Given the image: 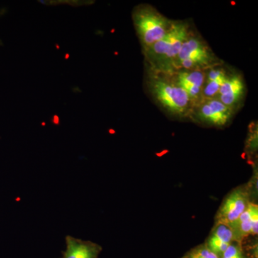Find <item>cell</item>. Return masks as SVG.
Returning <instances> with one entry per match:
<instances>
[{
	"instance_id": "cell-1",
	"label": "cell",
	"mask_w": 258,
	"mask_h": 258,
	"mask_svg": "<svg viewBox=\"0 0 258 258\" xmlns=\"http://www.w3.org/2000/svg\"><path fill=\"white\" fill-rule=\"evenodd\" d=\"M191 30V26L186 22L172 20L164 37L144 52L150 66L149 71L168 76L174 74L180 49Z\"/></svg>"
},
{
	"instance_id": "cell-2",
	"label": "cell",
	"mask_w": 258,
	"mask_h": 258,
	"mask_svg": "<svg viewBox=\"0 0 258 258\" xmlns=\"http://www.w3.org/2000/svg\"><path fill=\"white\" fill-rule=\"evenodd\" d=\"M148 87L158 104L174 116H189L193 106L189 96L172 76L149 71Z\"/></svg>"
},
{
	"instance_id": "cell-3",
	"label": "cell",
	"mask_w": 258,
	"mask_h": 258,
	"mask_svg": "<svg viewBox=\"0 0 258 258\" xmlns=\"http://www.w3.org/2000/svg\"><path fill=\"white\" fill-rule=\"evenodd\" d=\"M133 22L144 52L164 37L170 28L171 21L149 5L134 8Z\"/></svg>"
},
{
	"instance_id": "cell-4",
	"label": "cell",
	"mask_w": 258,
	"mask_h": 258,
	"mask_svg": "<svg viewBox=\"0 0 258 258\" xmlns=\"http://www.w3.org/2000/svg\"><path fill=\"white\" fill-rule=\"evenodd\" d=\"M220 64V60L212 52L208 43L191 30L180 49L176 60V71H208Z\"/></svg>"
},
{
	"instance_id": "cell-5",
	"label": "cell",
	"mask_w": 258,
	"mask_h": 258,
	"mask_svg": "<svg viewBox=\"0 0 258 258\" xmlns=\"http://www.w3.org/2000/svg\"><path fill=\"white\" fill-rule=\"evenodd\" d=\"M234 110L225 106L217 98L204 99L194 106L189 117L199 123L210 126H225L232 118Z\"/></svg>"
},
{
	"instance_id": "cell-6",
	"label": "cell",
	"mask_w": 258,
	"mask_h": 258,
	"mask_svg": "<svg viewBox=\"0 0 258 258\" xmlns=\"http://www.w3.org/2000/svg\"><path fill=\"white\" fill-rule=\"evenodd\" d=\"M249 187L239 186L227 195L215 217V224L230 227L243 213L250 203Z\"/></svg>"
},
{
	"instance_id": "cell-7",
	"label": "cell",
	"mask_w": 258,
	"mask_h": 258,
	"mask_svg": "<svg viewBox=\"0 0 258 258\" xmlns=\"http://www.w3.org/2000/svg\"><path fill=\"white\" fill-rule=\"evenodd\" d=\"M206 71L179 70L171 75L176 84L189 96L193 107L203 101V87Z\"/></svg>"
},
{
	"instance_id": "cell-8",
	"label": "cell",
	"mask_w": 258,
	"mask_h": 258,
	"mask_svg": "<svg viewBox=\"0 0 258 258\" xmlns=\"http://www.w3.org/2000/svg\"><path fill=\"white\" fill-rule=\"evenodd\" d=\"M234 235V240L242 244L249 236L257 235L258 206L250 203L243 213L230 226Z\"/></svg>"
},
{
	"instance_id": "cell-9",
	"label": "cell",
	"mask_w": 258,
	"mask_h": 258,
	"mask_svg": "<svg viewBox=\"0 0 258 258\" xmlns=\"http://www.w3.org/2000/svg\"><path fill=\"white\" fill-rule=\"evenodd\" d=\"M245 89V83L240 74H229L217 98L225 106L235 110L243 99Z\"/></svg>"
},
{
	"instance_id": "cell-10",
	"label": "cell",
	"mask_w": 258,
	"mask_h": 258,
	"mask_svg": "<svg viewBox=\"0 0 258 258\" xmlns=\"http://www.w3.org/2000/svg\"><path fill=\"white\" fill-rule=\"evenodd\" d=\"M66 245L62 258H98L102 251L100 244L71 235L66 236Z\"/></svg>"
},
{
	"instance_id": "cell-11",
	"label": "cell",
	"mask_w": 258,
	"mask_h": 258,
	"mask_svg": "<svg viewBox=\"0 0 258 258\" xmlns=\"http://www.w3.org/2000/svg\"><path fill=\"white\" fill-rule=\"evenodd\" d=\"M233 241V232L228 225L215 224L205 245L220 258Z\"/></svg>"
},
{
	"instance_id": "cell-12",
	"label": "cell",
	"mask_w": 258,
	"mask_h": 258,
	"mask_svg": "<svg viewBox=\"0 0 258 258\" xmlns=\"http://www.w3.org/2000/svg\"><path fill=\"white\" fill-rule=\"evenodd\" d=\"M228 73L221 66H215L206 71L204 83L203 97L204 99L217 98L219 91L228 76Z\"/></svg>"
},
{
	"instance_id": "cell-13",
	"label": "cell",
	"mask_w": 258,
	"mask_h": 258,
	"mask_svg": "<svg viewBox=\"0 0 258 258\" xmlns=\"http://www.w3.org/2000/svg\"><path fill=\"white\" fill-rule=\"evenodd\" d=\"M242 244L233 241L220 258H246Z\"/></svg>"
},
{
	"instance_id": "cell-14",
	"label": "cell",
	"mask_w": 258,
	"mask_h": 258,
	"mask_svg": "<svg viewBox=\"0 0 258 258\" xmlns=\"http://www.w3.org/2000/svg\"><path fill=\"white\" fill-rule=\"evenodd\" d=\"M186 258H219L216 254L208 248L205 244H201L191 249L185 256Z\"/></svg>"
},
{
	"instance_id": "cell-15",
	"label": "cell",
	"mask_w": 258,
	"mask_h": 258,
	"mask_svg": "<svg viewBox=\"0 0 258 258\" xmlns=\"http://www.w3.org/2000/svg\"><path fill=\"white\" fill-rule=\"evenodd\" d=\"M182 258H186V257H185V256H184V257H182Z\"/></svg>"
}]
</instances>
